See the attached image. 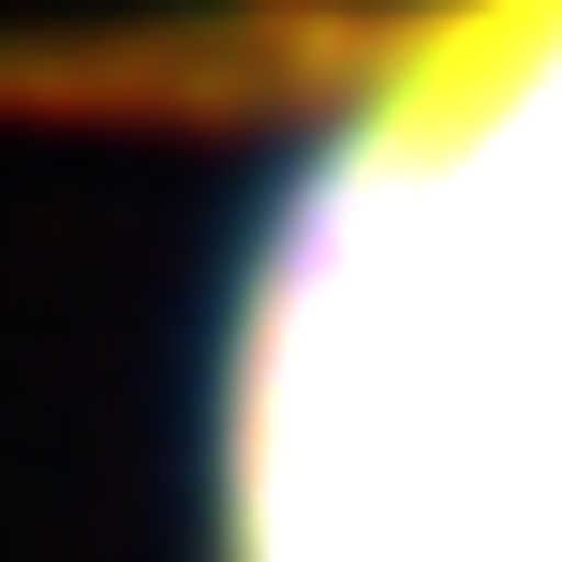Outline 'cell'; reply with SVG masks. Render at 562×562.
I'll return each mask as SVG.
<instances>
[{"label":"cell","mask_w":562,"mask_h":562,"mask_svg":"<svg viewBox=\"0 0 562 562\" xmlns=\"http://www.w3.org/2000/svg\"><path fill=\"white\" fill-rule=\"evenodd\" d=\"M207 296V562H562V0H296Z\"/></svg>","instance_id":"1"}]
</instances>
